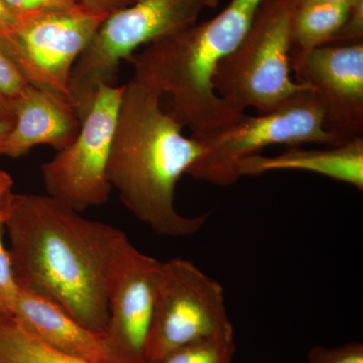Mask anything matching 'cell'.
Returning <instances> with one entry per match:
<instances>
[{"label": "cell", "mask_w": 363, "mask_h": 363, "mask_svg": "<svg viewBox=\"0 0 363 363\" xmlns=\"http://www.w3.org/2000/svg\"><path fill=\"white\" fill-rule=\"evenodd\" d=\"M360 42H363V0H357L350 4L347 18L328 45H348Z\"/></svg>", "instance_id": "cell-20"}, {"label": "cell", "mask_w": 363, "mask_h": 363, "mask_svg": "<svg viewBox=\"0 0 363 363\" xmlns=\"http://www.w3.org/2000/svg\"><path fill=\"white\" fill-rule=\"evenodd\" d=\"M234 336L223 286L191 260L162 262L145 346L147 363L208 339Z\"/></svg>", "instance_id": "cell-8"}, {"label": "cell", "mask_w": 363, "mask_h": 363, "mask_svg": "<svg viewBox=\"0 0 363 363\" xmlns=\"http://www.w3.org/2000/svg\"><path fill=\"white\" fill-rule=\"evenodd\" d=\"M298 6L308 4H326V2H341V4H351L357 0H297Z\"/></svg>", "instance_id": "cell-28"}, {"label": "cell", "mask_w": 363, "mask_h": 363, "mask_svg": "<svg viewBox=\"0 0 363 363\" xmlns=\"http://www.w3.org/2000/svg\"><path fill=\"white\" fill-rule=\"evenodd\" d=\"M2 313H6V312H4V311H2L1 309H0V314H2ZM6 314H7V313H6Z\"/></svg>", "instance_id": "cell-29"}, {"label": "cell", "mask_w": 363, "mask_h": 363, "mask_svg": "<svg viewBox=\"0 0 363 363\" xmlns=\"http://www.w3.org/2000/svg\"><path fill=\"white\" fill-rule=\"evenodd\" d=\"M18 18L75 6L74 0H2Z\"/></svg>", "instance_id": "cell-21"}, {"label": "cell", "mask_w": 363, "mask_h": 363, "mask_svg": "<svg viewBox=\"0 0 363 363\" xmlns=\"http://www.w3.org/2000/svg\"><path fill=\"white\" fill-rule=\"evenodd\" d=\"M238 175L260 176L276 171H302L318 174L363 190V138L328 149L291 147L274 157L257 154L238 164Z\"/></svg>", "instance_id": "cell-14"}, {"label": "cell", "mask_w": 363, "mask_h": 363, "mask_svg": "<svg viewBox=\"0 0 363 363\" xmlns=\"http://www.w3.org/2000/svg\"><path fill=\"white\" fill-rule=\"evenodd\" d=\"M13 119H4L0 121V145L4 143V138L9 135V130L13 128Z\"/></svg>", "instance_id": "cell-27"}, {"label": "cell", "mask_w": 363, "mask_h": 363, "mask_svg": "<svg viewBox=\"0 0 363 363\" xmlns=\"http://www.w3.org/2000/svg\"><path fill=\"white\" fill-rule=\"evenodd\" d=\"M108 16L76 4L23 16L14 25L0 28V47L26 84L74 107L70 90L74 66Z\"/></svg>", "instance_id": "cell-7"}, {"label": "cell", "mask_w": 363, "mask_h": 363, "mask_svg": "<svg viewBox=\"0 0 363 363\" xmlns=\"http://www.w3.org/2000/svg\"><path fill=\"white\" fill-rule=\"evenodd\" d=\"M14 195L11 177L0 171V221L4 223L13 206Z\"/></svg>", "instance_id": "cell-23"}, {"label": "cell", "mask_w": 363, "mask_h": 363, "mask_svg": "<svg viewBox=\"0 0 363 363\" xmlns=\"http://www.w3.org/2000/svg\"><path fill=\"white\" fill-rule=\"evenodd\" d=\"M123 93V86L100 85L75 140L42 166L47 194L80 213L111 197L107 168Z\"/></svg>", "instance_id": "cell-9"}, {"label": "cell", "mask_w": 363, "mask_h": 363, "mask_svg": "<svg viewBox=\"0 0 363 363\" xmlns=\"http://www.w3.org/2000/svg\"><path fill=\"white\" fill-rule=\"evenodd\" d=\"M74 1L111 14L113 11L130 6L135 0H74Z\"/></svg>", "instance_id": "cell-24"}, {"label": "cell", "mask_w": 363, "mask_h": 363, "mask_svg": "<svg viewBox=\"0 0 363 363\" xmlns=\"http://www.w3.org/2000/svg\"><path fill=\"white\" fill-rule=\"evenodd\" d=\"M13 124L0 145V156L20 157L38 145L65 149L77 136L81 121L65 100L28 85L11 100Z\"/></svg>", "instance_id": "cell-12"}, {"label": "cell", "mask_w": 363, "mask_h": 363, "mask_svg": "<svg viewBox=\"0 0 363 363\" xmlns=\"http://www.w3.org/2000/svg\"><path fill=\"white\" fill-rule=\"evenodd\" d=\"M11 315L60 352L88 362L121 363L104 334L86 328L49 298L21 290Z\"/></svg>", "instance_id": "cell-13"}, {"label": "cell", "mask_w": 363, "mask_h": 363, "mask_svg": "<svg viewBox=\"0 0 363 363\" xmlns=\"http://www.w3.org/2000/svg\"><path fill=\"white\" fill-rule=\"evenodd\" d=\"M295 75L311 88L338 145L363 138V42L318 48Z\"/></svg>", "instance_id": "cell-10"}, {"label": "cell", "mask_w": 363, "mask_h": 363, "mask_svg": "<svg viewBox=\"0 0 363 363\" xmlns=\"http://www.w3.org/2000/svg\"><path fill=\"white\" fill-rule=\"evenodd\" d=\"M28 85L0 47V92L11 101Z\"/></svg>", "instance_id": "cell-22"}, {"label": "cell", "mask_w": 363, "mask_h": 363, "mask_svg": "<svg viewBox=\"0 0 363 363\" xmlns=\"http://www.w3.org/2000/svg\"><path fill=\"white\" fill-rule=\"evenodd\" d=\"M262 0H231L218 16L143 47L128 60L133 79L168 98L169 112L191 136L204 138L245 113L216 94L214 77L238 47Z\"/></svg>", "instance_id": "cell-3"}, {"label": "cell", "mask_w": 363, "mask_h": 363, "mask_svg": "<svg viewBox=\"0 0 363 363\" xmlns=\"http://www.w3.org/2000/svg\"><path fill=\"white\" fill-rule=\"evenodd\" d=\"M201 156L188 175L219 187L240 180L238 164L247 157L277 145L294 147L302 143L338 145L324 125V114L311 88L302 91L274 111L240 117L204 138Z\"/></svg>", "instance_id": "cell-6"}, {"label": "cell", "mask_w": 363, "mask_h": 363, "mask_svg": "<svg viewBox=\"0 0 363 363\" xmlns=\"http://www.w3.org/2000/svg\"><path fill=\"white\" fill-rule=\"evenodd\" d=\"M13 119V106L9 98L0 92V121Z\"/></svg>", "instance_id": "cell-26"}, {"label": "cell", "mask_w": 363, "mask_h": 363, "mask_svg": "<svg viewBox=\"0 0 363 363\" xmlns=\"http://www.w3.org/2000/svg\"><path fill=\"white\" fill-rule=\"evenodd\" d=\"M350 4L341 2L298 6L291 26V68L296 72L318 48L329 44L347 18Z\"/></svg>", "instance_id": "cell-15"}, {"label": "cell", "mask_w": 363, "mask_h": 363, "mask_svg": "<svg viewBox=\"0 0 363 363\" xmlns=\"http://www.w3.org/2000/svg\"><path fill=\"white\" fill-rule=\"evenodd\" d=\"M308 363H363V344L350 342L337 347L315 346L308 353Z\"/></svg>", "instance_id": "cell-19"}, {"label": "cell", "mask_w": 363, "mask_h": 363, "mask_svg": "<svg viewBox=\"0 0 363 363\" xmlns=\"http://www.w3.org/2000/svg\"><path fill=\"white\" fill-rule=\"evenodd\" d=\"M297 0H262L238 47L215 74L216 94L234 111H274L309 86L291 73V26Z\"/></svg>", "instance_id": "cell-4"}, {"label": "cell", "mask_w": 363, "mask_h": 363, "mask_svg": "<svg viewBox=\"0 0 363 363\" xmlns=\"http://www.w3.org/2000/svg\"><path fill=\"white\" fill-rule=\"evenodd\" d=\"M220 0H135L99 26L72 72L70 90L81 119L100 85H116L119 66L135 52L198 23Z\"/></svg>", "instance_id": "cell-5"}, {"label": "cell", "mask_w": 363, "mask_h": 363, "mask_svg": "<svg viewBox=\"0 0 363 363\" xmlns=\"http://www.w3.org/2000/svg\"><path fill=\"white\" fill-rule=\"evenodd\" d=\"M6 234L21 290L49 298L104 334L112 276L130 243L126 234L48 194L14 195Z\"/></svg>", "instance_id": "cell-1"}, {"label": "cell", "mask_w": 363, "mask_h": 363, "mask_svg": "<svg viewBox=\"0 0 363 363\" xmlns=\"http://www.w3.org/2000/svg\"><path fill=\"white\" fill-rule=\"evenodd\" d=\"M234 336L208 339L171 353L159 363H233Z\"/></svg>", "instance_id": "cell-17"}, {"label": "cell", "mask_w": 363, "mask_h": 363, "mask_svg": "<svg viewBox=\"0 0 363 363\" xmlns=\"http://www.w3.org/2000/svg\"><path fill=\"white\" fill-rule=\"evenodd\" d=\"M18 18L0 0V28L14 25Z\"/></svg>", "instance_id": "cell-25"}, {"label": "cell", "mask_w": 363, "mask_h": 363, "mask_svg": "<svg viewBox=\"0 0 363 363\" xmlns=\"http://www.w3.org/2000/svg\"><path fill=\"white\" fill-rule=\"evenodd\" d=\"M164 111L162 97L131 78L123 97L109 155L108 180L138 220L169 238H188L204 226L208 214L185 216L177 210L176 188L201 156L197 138H188Z\"/></svg>", "instance_id": "cell-2"}, {"label": "cell", "mask_w": 363, "mask_h": 363, "mask_svg": "<svg viewBox=\"0 0 363 363\" xmlns=\"http://www.w3.org/2000/svg\"><path fill=\"white\" fill-rule=\"evenodd\" d=\"M0 363H97L67 355L43 342L13 315L0 314Z\"/></svg>", "instance_id": "cell-16"}, {"label": "cell", "mask_w": 363, "mask_h": 363, "mask_svg": "<svg viewBox=\"0 0 363 363\" xmlns=\"http://www.w3.org/2000/svg\"><path fill=\"white\" fill-rule=\"evenodd\" d=\"M6 223L0 221V309L11 314L20 294V286L14 278L9 248L4 245Z\"/></svg>", "instance_id": "cell-18"}, {"label": "cell", "mask_w": 363, "mask_h": 363, "mask_svg": "<svg viewBox=\"0 0 363 363\" xmlns=\"http://www.w3.org/2000/svg\"><path fill=\"white\" fill-rule=\"evenodd\" d=\"M161 264L131 242L117 262L109 289V317L104 335L121 363H147L145 346Z\"/></svg>", "instance_id": "cell-11"}]
</instances>
